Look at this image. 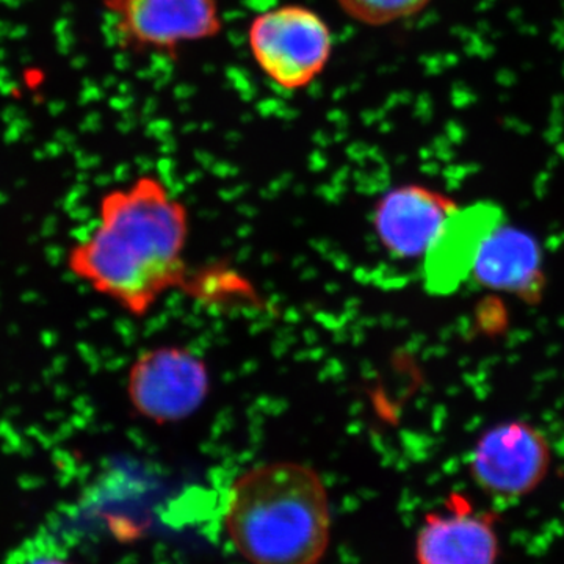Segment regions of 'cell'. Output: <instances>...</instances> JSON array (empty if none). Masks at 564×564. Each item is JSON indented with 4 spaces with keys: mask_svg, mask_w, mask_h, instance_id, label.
<instances>
[{
    "mask_svg": "<svg viewBox=\"0 0 564 564\" xmlns=\"http://www.w3.org/2000/svg\"><path fill=\"white\" fill-rule=\"evenodd\" d=\"M187 207L152 174L102 196L95 231L69 252L70 272L135 317L188 288Z\"/></svg>",
    "mask_w": 564,
    "mask_h": 564,
    "instance_id": "cell-1",
    "label": "cell"
},
{
    "mask_svg": "<svg viewBox=\"0 0 564 564\" xmlns=\"http://www.w3.org/2000/svg\"><path fill=\"white\" fill-rule=\"evenodd\" d=\"M225 529L250 564H321L332 541L328 489L306 464H258L229 486Z\"/></svg>",
    "mask_w": 564,
    "mask_h": 564,
    "instance_id": "cell-2",
    "label": "cell"
},
{
    "mask_svg": "<svg viewBox=\"0 0 564 564\" xmlns=\"http://www.w3.org/2000/svg\"><path fill=\"white\" fill-rule=\"evenodd\" d=\"M247 41L256 66L285 93L310 88L328 68L334 51L328 22L299 3L256 14L248 25Z\"/></svg>",
    "mask_w": 564,
    "mask_h": 564,
    "instance_id": "cell-3",
    "label": "cell"
},
{
    "mask_svg": "<svg viewBox=\"0 0 564 564\" xmlns=\"http://www.w3.org/2000/svg\"><path fill=\"white\" fill-rule=\"evenodd\" d=\"M115 41L133 55L176 57L223 31L218 0H102Z\"/></svg>",
    "mask_w": 564,
    "mask_h": 564,
    "instance_id": "cell-4",
    "label": "cell"
},
{
    "mask_svg": "<svg viewBox=\"0 0 564 564\" xmlns=\"http://www.w3.org/2000/svg\"><path fill=\"white\" fill-rule=\"evenodd\" d=\"M210 392L207 364L182 347L141 352L128 377L133 410L155 423L181 422L195 414Z\"/></svg>",
    "mask_w": 564,
    "mask_h": 564,
    "instance_id": "cell-5",
    "label": "cell"
},
{
    "mask_svg": "<svg viewBox=\"0 0 564 564\" xmlns=\"http://www.w3.org/2000/svg\"><path fill=\"white\" fill-rule=\"evenodd\" d=\"M551 463L547 437L530 423L513 421L492 426L477 441L469 466L478 488L513 500L543 484Z\"/></svg>",
    "mask_w": 564,
    "mask_h": 564,
    "instance_id": "cell-6",
    "label": "cell"
},
{
    "mask_svg": "<svg viewBox=\"0 0 564 564\" xmlns=\"http://www.w3.org/2000/svg\"><path fill=\"white\" fill-rule=\"evenodd\" d=\"M499 556L496 516L477 510L462 494L423 516L415 534L417 564H497Z\"/></svg>",
    "mask_w": 564,
    "mask_h": 564,
    "instance_id": "cell-7",
    "label": "cell"
},
{
    "mask_svg": "<svg viewBox=\"0 0 564 564\" xmlns=\"http://www.w3.org/2000/svg\"><path fill=\"white\" fill-rule=\"evenodd\" d=\"M503 221H507L503 207L494 202L456 207L423 254L426 292L452 295L470 280L481 248Z\"/></svg>",
    "mask_w": 564,
    "mask_h": 564,
    "instance_id": "cell-8",
    "label": "cell"
},
{
    "mask_svg": "<svg viewBox=\"0 0 564 564\" xmlns=\"http://www.w3.org/2000/svg\"><path fill=\"white\" fill-rule=\"evenodd\" d=\"M456 207L451 196L426 185H397L375 204V232L393 258H423Z\"/></svg>",
    "mask_w": 564,
    "mask_h": 564,
    "instance_id": "cell-9",
    "label": "cell"
},
{
    "mask_svg": "<svg viewBox=\"0 0 564 564\" xmlns=\"http://www.w3.org/2000/svg\"><path fill=\"white\" fill-rule=\"evenodd\" d=\"M473 278L491 291L532 299L543 285V252L532 234L503 221L486 240Z\"/></svg>",
    "mask_w": 564,
    "mask_h": 564,
    "instance_id": "cell-10",
    "label": "cell"
},
{
    "mask_svg": "<svg viewBox=\"0 0 564 564\" xmlns=\"http://www.w3.org/2000/svg\"><path fill=\"white\" fill-rule=\"evenodd\" d=\"M433 0H336L345 17L367 25L386 28L419 17Z\"/></svg>",
    "mask_w": 564,
    "mask_h": 564,
    "instance_id": "cell-11",
    "label": "cell"
},
{
    "mask_svg": "<svg viewBox=\"0 0 564 564\" xmlns=\"http://www.w3.org/2000/svg\"><path fill=\"white\" fill-rule=\"evenodd\" d=\"M28 564H73L68 560L58 558V556H39L33 558Z\"/></svg>",
    "mask_w": 564,
    "mask_h": 564,
    "instance_id": "cell-12",
    "label": "cell"
}]
</instances>
